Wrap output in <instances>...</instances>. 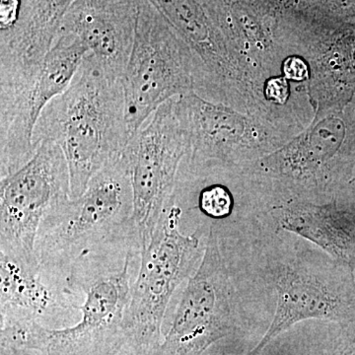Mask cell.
Returning <instances> with one entry per match:
<instances>
[{"label": "cell", "instance_id": "obj_9", "mask_svg": "<svg viewBox=\"0 0 355 355\" xmlns=\"http://www.w3.org/2000/svg\"><path fill=\"white\" fill-rule=\"evenodd\" d=\"M184 144L176 103L171 99L133 135L125 149L133 193L132 219L141 248L150 239L174 196Z\"/></svg>", "mask_w": 355, "mask_h": 355}, {"label": "cell", "instance_id": "obj_8", "mask_svg": "<svg viewBox=\"0 0 355 355\" xmlns=\"http://www.w3.org/2000/svg\"><path fill=\"white\" fill-rule=\"evenodd\" d=\"M69 198V170L64 151L55 142L42 141L24 167L0 179V256L40 270V226L53 207Z\"/></svg>", "mask_w": 355, "mask_h": 355}, {"label": "cell", "instance_id": "obj_16", "mask_svg": "<svg viewBox=\"0 0 355 355\" xmlns=\"http://www.w3.org/2000/svg\"><path fill=\"white\" fill-rule=\"evenodd\" d=\"M321 355H355V331L336 333L324 343Z\"/></svg>", "mask_w": 355, "mask_h": 355}, {"label": "cell", "instance_id": "obj_13", "mask_svg": "<svg viewBox=\"0 0 355 355\" xmlns=\"http://www.w3.org/2000/svg\"><path fill=\"white\" fill-rule=\"evenodd\" d=\"M69 291L51 289L40 270L0 256V327L37 321L67 308Z\"/></svg>", "mask_w": 355, "mask_h": 355}, {"label": "cell", "instance_id": "obj_1", "mask_svg": "<svg viewBox=\"0 0 355 355\" xmlns=\"http://www.w3.org/2000/svg\"><path fill=\"white\" fill-rule=\"evenodd\" d=\"M141 258L137 235L77 261L67 291L85 300L78 323L49 329L37 321L0 327L1 355H128L125 317Z\"/></svg>", "mask_w": 355, "mask_h": 355}, {"label": "cell", "instance_id": "obj_6", "mask_svg": "<svg viewBox=\"0 0 355 355\" xmlns=\"http://www.w3.org/2000/svg\"><path fill=\"white\" fill-rule=\"evenodd\" d=\"M190 55L153 0H139L135 43L121 79L132 137L163 104L191 85Z\"/></svg>", "mask_w": 355, "mask_h": 355}, {"label": "cell", "instance_id": "obj_17", "mask_svg": "<svg viewBox=\"0 0 355 355\" xmlns=\"http://www.w3.org/2000/svg\"><path fill=\"white\" fill-rule=\"evenodd\" d=\"M288 84L284 78H275L268 81L266 88V95L268 100L275 103H284L288 97Z\"/></svg>", "mask_w": 355, "mask_h": 355}, {"label": "cell", "instance_id": "obj_3", "mask_svg": "<svg viewBox=\"0 0 355 355\" xmlns=\"http://www.w3.org/2000/svg\"><path fill=\"white\" fill-rule=\"evenodd\" d=\"M132 216L125 153L92 178L81 197L64 200L44 217L36 243L42 277L65 282L77 261L137 231Z\"/></svg>", "mask_w": 355, "mask_h": 355}, {"label": "cell", "instance_id": "obj_10", "mask_svg": "<svg viewBox=\"0 0 355 355\" xmlns=\"http://www.w3.org/2000/svg\"><path fill=\"white\" fill-rule=\"evenodd\" d=\"M71 0H10L0 3V105L36 85Z\"/></svg>", "mask_w": 355, "mask_h": 355}, {"label": "cell", "instance_id": "obj_5", "mask_svg": "<svg viewBox=\"0 0 355 355\" xmlns=\"http://www.w3.org/2000/svg\"><path fill=\"white\" fill-rule=\"evenodd\" d=\"M284 239L286 250L268 268L277 293L275 316L268 331L247 355H261L268 343L306 320L343 322L354 316V302L338 263L321 249Z\"/></svg>", "mask_w": 355, "mask_h": 355}, {"label": "cell", "instance_id": "obj_11", "mask_svg": "<svg viewBox=\"0 0 355 355\" xmlns=\"http://www.w3.org/2000/svg\"><path fill=\"white\" fill-rule=\"evenodd\" d=\"M87 53L80 40L60 33L31 92L0 110V179L17 172L35 155L33 133L42 112L67 90Z\"/></svg>", "mask_w": 355, "mask_h": 355}, {"label": "cell", "instance_id": "obj_4", "mask_svg": "<svg viewBox=\"0 0 355 355\" xmlns=\"http://www.w3.org/2000/svg\"><path fill=\"white\" fill-rule=\"evenodd\" d=\"M182 212L172 198L150 239L141 248L139 273L125 317L128 355H151L157 349L173 294L202 263L205 243L197 235L182 232Z\"/></svg>", "mask_w": 355, "mask_h": 355}, {"label": "cell", "instance_id": "obj_2", "mask_svg": "<svg viewBox=\"0 0 355 355\" xmlns=\"http://www.w3.org/2000/svg\"><path fill=\"white\" fill-rule=\"evenodd\" d=\"M132 139L121 80L111 81L86 53L69 87L42 112L33 144L55 142L69 165L70 198L83 195L92 178L120 157Z\"/></svg>", "mask_w": 355, "mask_h": 355}, {"label": "cell", "instance_id": "obj_15", "mask_svg": "<svg viewBox=\"0 0 355 355\" xmlns=\"http://www.w3.org/2000/svg\"><path fill=\"white\" fill-rule=\"evenodd\" d=\"M230 195L220 184L207 187L200 191L198 197V207L203 214L211 218H222L229 214L231 209Z\"/></svg>", "mask_w": 355, "mask_h": 355}, {"label": "cell", "instance_id": "obj_18", "mask_svg": "<svg viewBox=\"0 0 355 355\" xmlns=\"http://www.w3.org/2000/svg\"><path fill=\"white\" fill-rule=\"evenodd\" d=\"M284 71L287 78L293 80H304L308 76L307 65L298 58H288L284 62Z\"/></svg>", "mask_w": 355, "mask_h": 355}, {"label": "cell", "instance_id": "obj_7", "mask_svg": "<svg viewBox=\"0 0 355 355\" xmlns=\"http://www.w3.org/2000/svg\"><path fill=\"white\" fill-rule=\"evenodd\" d=\"M216 229H209L197 272L189 279L167 333L151 355H202L242 326L241 305Z\"/></svg>", "mask_w": 355, "mask_h": 355}, {"label": "cell", "instance_id": "obj_12", "mask_svg": "<svg viewBox=\"0 0 355 355\" xmlns=\"http://www.w3.org/2000/svg\"><path fill=\"white\" fill-rule=\"evenodd\" d=\"M139 0H73L60 32L80 40L111 81L123 79L135 43Z\"/></svg>", "mask_w": 355, "mask_h": 355}, {"label": "cell", "instance_id": "obj_14", "mask_svg": "<svg viewBox=\"0 0 355 355\" xmlns=\"http://www.w3.org/2000/svg\"><path fill=\"white\" fill-rule=\"evenodd\" d=\"M280 224L336 260L355 259V219L335 207L294 205L284 212Z\"/></svg>", "mask_w": 355, "mask_h": 355}]
</instances>
